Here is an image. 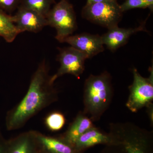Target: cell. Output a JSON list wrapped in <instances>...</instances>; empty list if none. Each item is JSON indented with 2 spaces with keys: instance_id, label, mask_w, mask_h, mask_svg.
I'll use <instances>...</instances> for the list:
<instances>
[{
  "instance_id": "1",
  "label": "cell",
  "mask_w": 153,
  "mask_h": 153,
  "mask_svg": "<svg viewBox=\"0 0 153 153\" xmlns=\"http://www.w3.org/2000/svg\"><path fill=\"white\" fill-rule=\"evenodd\" d=\"M51 76L48 65L43 60L32 76L26 95L7 112L5 124L8 131L21 128L30 118L56 101L57 91Z\"/></svg>"
},
{
  "instance_id": "11",
  "label": "cell",
  "mask_w": 153,
  "mask_h": 153,
  "mask_svg": "<svg viewBox=\"0 0 153 153\" xmlns=\"http://www.w3.org/2000/svg\"><path fill=\"white\" fill-rule=\"evenodd\" d=\"M35 131L23 133L7 141L6 153H40Z\"/></svg>"
},
{
  "instance_id": "4",
  "label": "cell",
  "mask_w": 153,
  "mask_h": 153,
  "mask_svg": "<svg viewBox=\"0 0 153 153\" xmlns=\"http://www.w3.org/2000/svg\"><path fill=\"white\" fill-rule=\"evenodd\" d=\"M46 19L48 26L56 30L55 38L60 42L76 30V17L73 6L67 0H60L50 10Z\"/></svg>"
},
{
  "instance_id": "21",
  "label": "cell",
  "mask_w": 153,
  "mask_h": 153,
  "mask_svg": "<svg viewBox=\"0 0 153 153\" xmlns=\"http://www.w3.org/2000/svg\"><path fill=\"white\" fill-rule=\"evenodd\" d=\"M147 108L148 115L149 116L150 120L151 123H153V104L151 103L148 105L146 106Z\"/></svg>"
},
{
  "instance_id": "15",
  "label": "cell",
  "mask_w": 153,
  "mask_h": 153,
  "mask_svg": "<svg viewBox=\"0 0 153 153\" xmlns=\"http://www.w3.org/2000/svg\"><path fill=\"white\" fill-rule=\"evenodd\" d=\"M19 34L13 16L0 10V37L7 43H12Z\"/></svg>"
},
{
  "instance_id": "10",
  "label": "cell",
  "mask_w": 153,
  "mask_h": 153,
  "mask_svg": "<svg viewBox=\"0 0 153 153\" xmlns=\"http://www.w3.org/2000/svg\"><path fill=\"white\" fill-rule=\"evenodd\" d=\"M144 22L137 27L125 29L116 26L108 29L106 33L101 36L103 45L111 51H114L127 42L131 35L140 31H146Z\"/></svg>"
},
{
  "instance_id": "9",
  "label": "cell",
  "mask_w": 153,
  "mask_h": 153,
  "mask_svg": "<svg viewBox=\"0 0 153 153\" xmlns=\"http://www.w3.org/2000/svg\"><path fill=\"white\" fill-rule=\"evenodd\" d=\"M63 43L69 44L85 54L88 58H91L104 50L101 36L98 35L83 33L71 35L65 38Z\"/></svg>"
},
{
  "instance_id": "18",
  "label": "cell",
  "mask_w": 153,
  "mask_h": 153,
  "mask_svg": "<svg viewBox=\"0 0 153 153\" xmlns=\"http://www.w3.org/2000/svg\"><path fill=\"white\" fill-rule=\"evenodd\" d=\"M121 10L122 13L125 11L135 8L152 9L153 7L146 0H126L120 5Z\"/></svg>"
},
{
  "instance_id": "19",
  "label": "cell",
  "mask_w": 153,
  "mask_h": 153,
  "mask_svg": "<svg viewBox=\"0 0 153 153\" xmlns=\"http://www.w3.org/2000/svg\"><path fill=\"white\" fill-rule=\"evenodd\" d=\"M21 0H0V10L11 13L18 9Z\"/></svg>"
},
{
  "instance_id": "5",
  "label": "cell",
  "mask_w": 153,
  "mask_h": 153,
  "mask_svg": "<svg viewBox=\"0 0 153 153\" xmlns=\"http://www.w3.org/2000/svg\"><path fill=\"white\" fill-rule=\"evenodd\" d=\"M122 13L117 0L86 4L82 11L83 18L108 29L118 26Z\"/></svg>"
},
{
  "instance_id": "12",
  "label": "cell",
  "mask_w": 153,
  "mask_h": 153,
  "mask_svg": "<svg viewBox=\"0 0 153 153\" xmlns=\"http://www.w3.org/2000/svg\"><path fill=\"white\" fill-rule=\"evenodd\" d=\"M36 140L41 150L45 153H83L76 150L59 137H50L35 131Z\"/></svg>"
},
{
  "instance_id": "13",
  "label": "cell",
  "mask_w": 153,
  "mask_h": 153,
  "mask_svg": "<svg viewBox=\"0 0 153 153\" xmlns=\"http://www.w3.org/2000/svg\"><path fill=\"white\" fill-rule=\"evenodd\" d=\"M111 142L112 139L109 134L102 132L93 126L79 137L74 147L78 152L83 153L88 148L99 144H109Z\"/></svg>"
},
{
  "instance_id": "8",
  "label": "cell",
  "mask_w": 153,
  "mask_h": 153,
  "mask_svg": "<svg viewBox=\"0 0 153 153\" xmlns=\"http://www.w3.org/2000/svg\"><path fill=\"white\" fill-rule=\"evenodd\" d=\"M13 16L14 24L19 33L24 32L37 33L48 26L46 17L37 12L19 7Z\"/></svg>"
},
{
  "instance_id": "20",
  "label": "cell",
  "mask_w": 153,
  "mask_h": 153,
  "mask_svg": "<svg viewBox=\"0 0 153 153\" xmlns=\"http://www.w3.org/2000/svg\"><path fill=\"white\" fill-rule=\"evenodd\" d=\"M7 141L4 138L0 131V153H6Z\"/></svg>"
},
{
  "instance_id": "17",
  "label": "cell",
  "mask_w": 153,
  "mask_h": 153,
  "mask_svg": "<svg viewBox=\"0 0 153 153\" xmlns=\"http://www.w3.org/2000/svg\"><path fill=\"white\" fill-rule=\"evenodd\" d=\"M45 125L52 131H58L64 126L66 119L63 114L60 112H53L46 117L44 120Z\"/></svg>"
},
{
  "instance_id": "3",
  "label": "cell",
  "mask_w": 153,
  "mask_h": 153,
  "mask_svg": "<svg viewBox=\"0 0 153 153\" xmlns=\"http://www.w3.org/2000/svg\"><path fill=\"white\" fill-rule=\"evenodd\" d=\"M118 127L110 133L112 142L101 153H153L152 134L128 124Z\"/></svg>"
},
{
  "instance_id": "7",
  "label": "cell",
  "mask_w": 153,
  "mask_h": 153,
  "mask_svg": "<svg viewBox=\"0 0 153 153\" xmlns=\"http://www.w3.org/2000/svg\"><path fill=\"white\" fill-rule=\"evenodd\" d=\"M57 59L60 63V68L53 76L51 80L56 79L65 74H70L79 77L85 69V62L88 59L83 53L73 47H70L60 49Z\"/></svg>"
},
{
  "instance_id": "14",
  "label": "cell",
  "mask_w": 153,
  "mask_h": 153,
  "mask_svg": "<svg viewBox=\"0 0 153 153\" xmlns=\"http://www.w3.org/2000/svg\"><path fill=\"white\" fill-rule=\"evenodd\" d=\"M93 126L92 121L83 113H80L76 116L66 132L59 137L68 144L74 146L79 137Z\"/></svg>"
},
{
  "instance_id": "24",
  "label": "cell",
  "mask_w": 153,
  "mask_h": 153,
  "mask_svg": "<svg viewBox=\"0 0 153 153\" xmlns=\"http://www.w3.org/2000/svg\"><path fill=\"white\" fill-rule=\"evenodd\" d=\"M40 153H44V152H43V151H41V152H40Z\"/></svg>"
},
{
  "instance_id": "22",
  "label": "cell",
  "mask_w": 153,
  "mask_h": 153,
  "mask_svg": "<svg viewBox=\"0 0 153 153\" xmlns=\"http://www.w3.org/2000/svg\"><path fill=\"white\" fill-rule=\"evenodd\" d=\"M111 1H114V0H87L86 4H94V3L102 2Z\"/></svg>"
},
{
  "instance_id": "16",
  "label": "cell",
  "mask_w": 153,
  "mask_h": 153,
  "mask_svg": "<svg viewBox=\"0 0 153 153\" xmlns=\"http://www.w3.org/2000/svg\"><path fill=\"white\" fill-rule=\"evenodd\" d=\"M53 3V0H21L19 6L37 12L46 18Z\"/></svg>"
},
{
  "instance_id": "23",
  "label": "cell",
  "mask_w": 153,
  "mask_h": 153,
  "mask_svg": "<svg viewBox=\"0 0 153 153\" xmlns=\"http://www.w3.org/2000/svg\"><path fill=\"white\" fill-rule=\"evenodd\" d=\"M147 2L149 3L152 7H153V0H146Z\"/></svg>"
},
{
  "instance_id": "2",
  "label": "cell",
  "mask_w": 153,
  "mask_h": 153,
  "mask_svg": "<svg viewBox=\"0 0 153 153\" xmlns=\"http://www.w3.org/2000/svg\"><path fill=\"white\" fill-rule=\"evenodd\" d=\"M112 96L110 75L107 72L91 74L84 84L83 113L92 121L98 120L107 109Z\"/></svg>"
},
{
  "instance_id": "6",
  "label": "cell",
  "mask_w": 153,
  "mask_h": 153,
  "mask_svg": "<svg viewBox=\"0 0 153 153\" xmlns=\"http://www.w3.org/2000/svg\"><path fill=\"white\" fill-rule=\"evenodd\" d=\"M134 80L129 87L130 94L126 106L132 112L139 110L152 103L153 100V71L151 69L149 78L143 77L137 70H133Z\"/></svg>"
}]
</instances>
